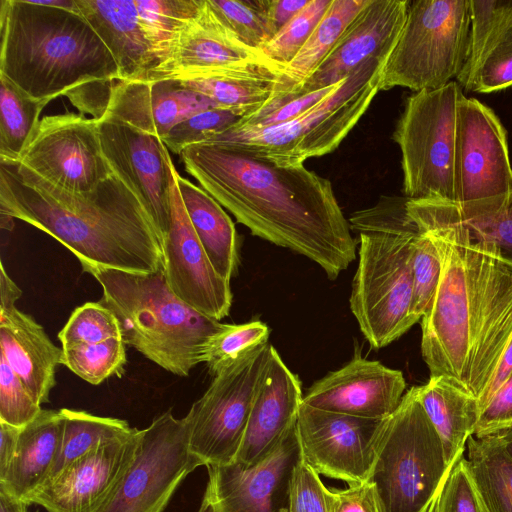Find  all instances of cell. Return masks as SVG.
<instances>
[{"mask_svg":"<svg viewBox=\"0 0 512 512\" xmlns=\"http://www.w3.org/2000/svg\"><path fill=\"white\" fill-rule=\"evenodd\" d=\"M406 207L442 263L422 317V357L430 377L444 376L478 400L512 339V263L434 201L407 198Z\"/></svg>","mask_w":512,"mask_h":512,"instance_id":"1","label":"cell"},{"mask_svg":"<svg viewBox=\"0 0 512 512\" xmlns=\"http://www.w3.org/2000/svg\"><path fill=\"white\" fill-rule=\"evenodd\" d=\"M179 156L202 189L254 236L307 257L331 280L355 260L356 242L328 179L220 143L194 144Z\"/></svg>","mask_w":512,"mask_h":512,"instance_id":"2","label":"cell"},{"mask_svg":"<svg viewBox=\"0 0 512 512\" xmlns=\"http://www.w3.org/2000/svg\"><path fill=\"white\" fill-rule=\"evenodd\" d=\"M0 213L45 232L82 265L151 273L165 268L163 241L133 190L112 174L88 193L0 161Z\"/></svg>","mask_w":512,"mask_h":512,"instance_id":"3","label":"cell"},{"mask_svg":"<svg viewBox=\"0 0 512 512\" xmlns=\"http://www.w3.org/2000/svg\"><path fill=\"white\" fill-rule=\"evenodd\" d=\"M0 75L37 100L120 80L117 64L79 10L0 2Z\"/></svg>","mask_w":512,"mask_h":512,"instance_id":"4","label":"cell"},{"mask_svg":"<svg viewBox=\"0 0 512 512\" xmlns=\"http://www.w3.org/2000/svg\"><path fill=\"white\" fill-rule=\"evenodd\" d=\"M407 198L382 196L349 217L359 235V262L352 281L350 309L373 349L397 340L414 324L412 243L418 227L407 212Z\"/></svg>","mask_w":512,"mask_h":512,"instance_id":"5","label":"cell"},{"mask_svg":"<svg viewBox=\"0 0 512 512\" xmlns=\"http://www.w3.org/2000/svg\"><path fill=\"white\" fill-rule=\"evenodd\" d=\"M82 269L99 282V302L117 317L124 343L174 375L188 376L204 363L210 340L227 325L179 299L165 268L151 273L90 265Z\"/></svg>","mask_w":512,"mask_h":512,"instance_id":"6","label":"cell"},{"mask_svg":"<svg viewBox=\"0 0 512 512\" xmlns=\"http://www.w3.org/2000/svg\"><path fill=\"white\" fill-rule=\"evenodd\" d=\"M385 61L372 59L296 118L274 126H232L204 143L230 145L282 167L334 151L365 114L379 90Z\"/></svg>","mask_w":512,"mask_h":512,"instance_id":"7","label":"cell"},{"mask_svg":"<svg viewBox=\"0 0 512 512\" xmlns=\"http://www.w3.org/2000/svg\"><path fill=\"white\" fill-rule=\"evenodd\" d=\"M452 468L413 386L379 433L369 481L383 512H433Z\"/></svg>","mask_w":512,"mask_h":512,"instance_id":"8","label":"cell"},{"mask_svg":"<svg viewBox=\"0 0 512 512\" xmlns=\"http://www.w3.org/2000/svg\"><path fill=\"white\" fill-rule=\"evenodd\" d=\"M470 0H414L399 38L383 65L379 90L415 92L444 87L468 58Z\"/></svg>","mask_w":512,"mask_h":512,"instance_id":"9","label":"cell"},{"mask_svg":"<svg viewBox=\"0 0 512 512\" xmlns=\"http://www.w3.org/2000/svg\"><path fill=\"white\" fill-rule=\"evenodd\" d=\"M463 97L461 86L451 81L407 98L393 133L406 198L454 203L457 113Z\"/></svg>","mask_w":512,"mask_h":512,"instance_id":"10","label":"cell"},{"mask_svg":"<svg viewBox=\"0 0 512 512\" xmlns=\"http://www.w3.org/2000/svg\"><path fill=\"white\" fill-rule=\"evenodd\" d=\"M271 346L262 344L222 369L183 418L189 451L202 466L234 462Z\"/></svg>","mask_w":512,"mask_h":512,"instance_id":"11","label":"cell"},{"mask_svg":"<svg viewBox=\"0 0 512 512\" xmlns=\"http://www.w3.org/2000/svg\"><path fill=\"white\" fill-rule=\"evenodd\" d=\"M511 196L507 132L490 107L464 96L457 113L455 201L448 204L469 217L497 209Z\"/></svg>","mask_w":512,"mask_h":512,"instance_id":"12","label":"cell"},{"mask_svg":"<svg viewBox=\"0 0 512 512\" xmlns=\"http://www.w3.org/2000/svg\"><path fill=\"white\" fill-rule=\"evenodd\" d=\"M199 466L189 451L183 418L168 410L141 430L134 460L99 512H163L179 485Z\"/></svg>","mask_w":512,"mask_h":512,"instance_id":"13","label":"cell"},{"mask_svg":"<svg viewBox=\"0 0 512 512\" xmlns=\"http://www.w3.org/2000/svg\"><path fill=\"white\" fill-rule=\"evenodd\" d=\"M18 162L73 193H88L114 174L102 152L98 119L73 113L41 118Z\"/></svg>","mask_w":512,"mask_h":512,"instance_id":"14","label":"cell"},{"mask_svg":"<svg viewBox=\"0 0 512 512\" xmlns=\"http://www.w3.org/2000/svg\"><path fill=\"white\" fill-rule=\"evenodd\" d=\"M384 419L320 410L302 402L296 423L300 456L319 475L348 486L365 483L375 464Z\"/></svg>","mask_w":512,"mask_h":512,"instance_id":"15","label":"cell"},{"mask_svg":"<svg viewBox=\"0 0 512 512\" xmlns=\"http://www.w3.org/2000/svg\"><path fill=\"white\" fill-rule=\"evenodd\" d=\"M98 131L111 169L139 198L163 241L171 224L173 162L167 147L159 136L106 116L98 119Z\"/></svg>","mask_w":512,"mask_h":512,"instance_id":"16","label":"cell"},{"mask_svg":"<svg viewBox=\"0 0 512 512\" xmlns=\"http://www.w3.org/2000/svg\"><path fill=\"white\" fill-rule=\"evenodd\" d=\"M141 430L104 442L39 487L24 502L47 512H99L110 500L139 447Z\"/></svg>","mask_w":512,"mask_h":512,"instance_id":"17","label":"cell"},{"mask_svg":"<svg viewBox=\"0 0 512 512\" xmlns=\"http://www.w3.org/2000/svg\"><path fill=\"white\" fill-rule=\"evenodd\" d=\"M171 224L163 239L165 275L170 289L198 312L220 321L232 304L230 282L213 268L183 204L173 173Z\"/></svg>","mask_w":512,"mask_h":512,"instance_id":"18","label":"cell"},{"mask_svg":"<svg viewBox=\"0 0 512 512\" xmlns=\"http://www.w3.org/2000/svg\"><path fill=\"white\" fill-rule=\"evenodd\" d=\"M300 457L296 426L261 461L207 466L208 480L198 512H275Z\"/></svg>","mask_w":512,"mask_h":512,"instance_id":"19","label":"cell"},{"mask_svg":"<svg viewBox=\"0 0 512 512\" xmlns=\"http://www.w3.org/2000/svg\"><path fill=\"white\" fill-rule=\"evenodd\" d=\"M408 0H368L316 70L284 102L340 83L364 63L385 61L404 26Z\"/></svg>","mask_w":512,"mask_h":512,"instance_id":"20","label":"cell"},{"mask_svg":"<svg viewBox=\"0 0 512 512\" xmlns=\"http://www.w3.org/2000/svg\"><path fill=\"white\" fill-rule=\"evenodd\" d=\"M405 389L401 371L363 358L355 350L346 365L315 382L302 402L320 410L384 419L397 409Z\"/></svg>","mask_w":512,"mask_h":512,"instance_id":"21","label":"cell"},{"mask_svg":"<svg viewBox=\"0 0 512 512\" xmlns=\"http://www.w3.org/2000/svg\"><path fill=\"white\" fill-rule=\"evenodd\" d=\"M269 60L228 30L203 0L198 13L177 33L162 60L138 80H182L198 74Z\"/></svg>","mask_w":512,"mask_h":512,"instance_id":"22","label":"cell"},{"mask_svg":"<svg viewBox=\"0 0 512 512\" xmlns=\"http://www.w3.org/2000/svg\"><path fill=\"white\" fill-rule=\"evenodd\" d=\"M301 381L271 346L234 462L250 467L264 459L297 423Z\"/></svg>","mask_w":512,"mask_h":512,"instance_id":"23","label":"cell"},{"mask_svg":"<svg viewBox=\"0 0 512 512\" xmlns=\"http://www.w3.org/2000/svg\"><path fill=\"white\" fill-rule=\"evenodd\" d=\"M173 81L205 95L217 108L241 118L290 93L284 67L273 61L250 62Z\"/></svg>","mask_w":512,"mask_h":512,"instance_id":"24","label":"cell"},{"mask_svg":"<svg viewBox=\"0 0 512 512\" xmlns=\"http://www.w3.org/2000/svg\"><path fill=\"white\" fill-rule=\"evenodd\" d=\"M0 347L1 356L37 402H48L56 385L62 348L55 346L43 327L16 306L0 310Z\"/></svg>","mask_w":512,"mask_h":512,"instance_id":"25","label":"cell"},{"mask_svg":"<svg viewBox=\"0 0 512 512\" xmlns=\"http://www.w3.org/2000/svg\"><path fill=\"white\" fill-rule=\"evenodd\" d=\"M79 12L111 52L119 81L138 80L155 64V48L134 0H76Z\"/></svg>","mask_w":512,"mask_h":512,"instance_id":"26","label":"cell"},{"mask_svg":"<svg viewBox=\"0 0 512 512\" xmlns=\"http://www.w3.org/2000/svg\"><path fill=\"white\" fill-rule=\"evenodd\" d=\"M63 428L61 409H42L35 419L21 427L14 457L0 478V488L24 502L42 486L55 462Z\"/></svg>","mask_w":512,"mask_h":512,"instance_id":"27","label":"cell"},{"mask_svg":"<svg viewBox=\"0 0 512 512\" xmlns=\"http://www.w3.org/2000/svg\"><path fill=\"white\" fill-rule=\"evenodd\" d=\"M103 116L163 139L183 119L179 86L172 80L114 81Z\"/></svg>","mask_w":512,"mask_h":512,"instance_id":"28","label":"cell"},{"mask_svg":"<svg viewBox=\"0 0 512 512\" xmlns=\"http://www.w3.org/2000/svg\"><path fill=\"white\" fill-rule=\"evenodd\" d=\"M416 395L442 442L447 464L453 467L474 435L480 415L477 398L444 376L430 377L426 384L416 386Z\"/></svg>","mask_w":512,"mask_h":512,"instance_id":"29","label":"cell"},{"mask_svg":"<svg viewBox=\"0 0 512 512\" xmlns=\"http://www.w3.org/2000/svg\"><path fill=\"white\" fill-rule=\"evenodd\" d=\"M191 224L215 271L229 281L238 266V238L231 218L204 189L183 178L173 168Z\"/></svg>","mask_w":512,"mask_h":512,"instance_id":"30","label":"cell"},{"mask_svg":"<svg viewBox=\"0 0 512 512\" xmlns=\"http://www.w3.org/2000/svg\"><path fill=\"white\" fill-rule=\"evenodd\" d=\"M465 451L473 480L488 510L512 512V457L498 435H472Z\"/></svg>","mask_w":512,"mask_h":512,"instance_id":"31","label":"cell"},{"mask_svg":"<svg viewBox=\"0 0 512 512\" xmlns=\"http://www.w3.org/2000/svg\"><path fill=\"white\" fill-rule=\"evenodd\" d=\"M367 2L368 0H332L304 46L284 67V77L290 93L282 98L291 96L316 70Z\"/></svg>","mask_w":512,"mask_h":512,"instance_id":"32","label":"cell"},{"mask_svg":"<svg viewBox=\"0 0 512 512\" xmlns=\"http://www.w3.org/2000/svg\"><path fill=\"white\" fill-rule=\"evenodd\" d=\"M61 411L64 416L62 440L43 485L53 481L73 462L100 444L125 435L133 429L122 419L96 416L68 408H62Z\"/></svg>","mask_w":512,"mask_h":512,"instance_id":"33","label":"cell"},{"mask_svg":"<svg viewBox=\"0 0 512 512\" xmlns=\"http://www.w3.org/2000/svg\"><path fill=\"white\" fill-rule=\"evenodd\" d=\"M37 100L0 75V161H19L49 103Z\"/></svg>","mask_w":512,"mask_h":512,"instance_id":"34","label":"cell"},{"mask_svg":"<svg viewBox=\"0 0 512 512\" xmlns=\"http://www.w3.org/2000/svg\"><path fill=\"white\" fill-rule=\"evenodd\" d=\"M470 43L467 61L457 77L461 87L512 25V0H470Z\"/></svg>","mask_w":512,"mask_h":512,"instance_id":"35","label":"cell"},{"mask_svg":"<svg viewBox=\"0 0 512 512\" xmlns=\"http://www.w3.org/2000/svg\"><path fill=\"white\" fill-rule=\"evenodd\" d=\"M134 2L154 45L156 58L154 66H156L164 57L177 33L198 13L203 0H134Z\"/></svg>","mask_w":512,"mask_h":512,"instance_id":"36","label":"cell"},{"mask_svg":"<svg viewBox=\"0 0 512 512\" xmlns=\"http://www.w3.org/2000/svg\"><path fill=\"white\" fill-rule=\"evenodd\" d=\"M125 345L122 339H110L97 344L61 347V365L84 381L98 385L111 376H122L127 362Z\"/></svg>","mask_w":512,"mask_h":512,"instance_id":"37","label":"cell"},{"mask_svg":"<svg viewBox=\"0 0 512 512\" xmlns=\"http://www.w3.org/2000/svg\"><path fill=\"white\" fill-rule=\"evenodd\" d=\"M218 20L241 42L261 47L274 35L268 16L269 0H206Z\"/></svg>","mask_w":512,"mask_h":512,"instance_id":"38","label":"cell"},{"mask_svg":"<svg viewBox=\"0 0 512 512\" xmlns=\"http://www.w3.org/2000/svg\"><path fill=\"white\" fill-rule=\"evenodd\" d=\"M442 272L438 249L429 235L420 231L412 243L413 291L410 314L417 323L430 310Z\"/></svg>","mask_w":512,"mask_h":512,"instance_id":"39","label":"cell"},{"mask_svg":"<svg viewBox=\"0 0 512 512\" xmlns=\"http://www.w3.org/2000/svg\"><path fill=\"white\" fill-rule=\"evenodd\" d=\"M269 334V327L259 320L227 324L207 346L204 363L210 375H217L247 352L267 343Z\"/></svg>","mask_w":512,"mask_h":512,"instance_id":"40","label":"cell"},{"mask_svg":"<svg viewBox=\"0 0 512 512\" xmlns=\"http://www.w3.org/2000/svg\"><path fill=\"white\" fill-rule=\"evenodd\" d=\"M62 347L97 344L122 339L115 314L100 302H87L77 307L58 334Z\"/></svg>","mask_w":512,"mask_h":512,"instance_id":"41","label":"cell"},{"mask_svg":"<svg viewBox=\"0 0 512 512\" xmlns=\"http://www.w3.org/2000/svg\"><path fill=\"white\" fill-rule=\"evenodd\" d=\"M332 0H309L308 3L285 24L261 51L271 61L285 67L304 46Z\"/></svg>","mask_w":512,"mask_h":512,"instance_id":"42","label":"cell"},{"mask_svg":"<svg viewBox=\"0 0 512 512\" xmlns=\"http://www.w3.org/2000/svg\"><path fill=\"white\" fill-rule=\"evenodd\" d=\"M241 117L229 110L212 108L178 122L162 139L171 152L180 154L186 147L204 143L235 125Z\"/></svg>","mask_w":512,"mask_h":512,"instance_id":"43","label":"cell"},{"mask_svg":"<svg viewBox=\"0 0 512 512\" xmlns=\"http://www.w3.org/2000/svg\"><path fill=\"white\" fill-rule=\"evenodd\" d=\"M287 512H332L331 489L301 456L288 480Z\"/></svg>","mask_w":512,"mask_h":512,"instance_id":"44","label":"cell"},{"mask_svg":"<svg viewBox=\"0 0 512 512\" xmlns=\"http://www.w3.org/2000/svg\"><path fill=\"white\" fill-rule=\"evenodd\" d=\"M41 411V404L1 356L0 421L21 428L35 419Z\"/></svg>","mask_w":512,"mask_h":512,"instance_id":"45","label":"cell"},{"mask_svg":"<svg viewBox=\"0 0 512 512\" xmlns=\"http://www.w3.org/2000/svg\"><path fill=\"white\" fill-rule=\"evenodd\" d=\"M433 201L470 230L492 242L502 257L512 263V196L497 209L469 217L459 215L446 202Z\"/></svg>","mask_w":512,"mask_h":512,"instance_id":"46","label":"cell"},{"mask_svg":"<svg viewBox=\"0 0 512 512\" xmlns=\"http://www.w3.org/2000/svg\"><path fill=\"white\" fill-rule=\"evenodd\" d=\"M433 512H490L473 480L465 453L451 469Z\"/></svg>","mask_w":512,"mask_h":512,"instance_id":"47","label":"cell"},{"mask_svg":"<svg viewBox=\"0 0 512 512\" xmlns=\"http://www.w3.org/2000/svg\"><path fill=\"white\" fill-rule=\"evenodd\" d=\"M512 86V25L481 61L465 89L478 93L499 91Z\"/></svg>","mask_w":512,"mask_h":512,"instance_id":"48","label":"cell"},{"mask_svg":"<svg viewBox=\"0 0 512 512\" xmlns=\"http://www.w3.org/2000/svg\"><path fill=\"white\" fill-rule=\"evenodd\" d=\"M340 83L293 97L284 102L270 103L259 112L241 118L233 126L263 128L288 122L315 106L329 95Z\"/></svg>","mask_w":512,"mask_h":512,"instance_id":"49","label":"cell"},{"mask_svg":"<svg viewBox=\"0 0 512 512\" xmlns=\"http://www.w3.org/2000/svg\"><path fill=\"white\" fill-rule=\"evenodd\" d=\"M512 425V373L480 411L473 436L483 437Z\"/></svg>","mask_w":512,"mask_h":512,"instance_id":"50","label":"cell"},{"mask_svg":"<svg viewBox=\"0 0 512 512\" xmlns=\"http://www.w3.org/2000/svg\"><path fill=\"white\" fill-rule=\"evenodd\" d=\"M332 512H383L371 481L348 486L343 490L331 489Z\"/></svg>","mask_w":512,"mask_h":512,"instance_id":"51","label":"cell"},{"mask_svg":"<svg viewBox=\"0 0 512 512\" xmlns=\"http://www.w3.org/2000/svg\"><path fill=\"white\" fill-rule=\"evenodd\" d=\"M512 373V339L504 350L497 367L494 371L493 377L478 399L480 411L485 407L491 397L498 391V389L506 382Z\"/></svg>","mask_w":512,"mask_h":512,"instance_id":"52","label":"cell"},{"mask_svg":"<svg viewBox=\"0 0 512 512\" xmlns=\"http://www.w3.org/2000/svg\"><path fill=\"white\" fill-rule=\"evenodd\" d=\"M309 0H269L268 16L276 34L287 24Z\"/></svg>","mask_w":512,"mask_h":512,"instance_id":"53","label":"cell"},{"mask_svg":"<svg viewBox=\"0 0 512 512\" xmlns=\"http://www.w3.org/2000/svg\"><path fill=\"white\" fill-rule=\"evenodd\" d=\"M19 427L0 421V478L6 473L16 451Z\"/></svg>","mask_w":512,"mask_h":512,"instance_id":"54","label":"cell"},{"mask_svg":"<svg viewBox=\"0 0 512 512\" xmlns=\"http://www.w3.org/2000/svg\"><path fill=\"white\" fill-rule=\"evenodd\" d=\"M22 291L8 276L4 265H0V310L10 309L16 306V301L21 297Z\"/></svg>","mask_w":512,"mask_h":512,"instance_id":"55","label":"cell"},{"mask_svg":"<svg viewBox=\"0 0 512 512\" xmlns=\"http://www.w3.org/2000/svg\"><path fill=\"white\" fill-rule=\"evenodd\" d=\"M27 504L0 488V512H27Z\"/></svg>","mask_w":512,"mask_h":512,"instance_id":"56","label":"cell"},{"mask_svg":"<svg viewBox=\"0 0 512 512\" xmlns=\"http://www.w3.org/2000/svg\"><path fill=\"white\" fill-rule=\"evenodd\" d=\"M494 434L498 435V437L501 439L502 443L504 444L506 450L512 457V425L507 428H504Z\"/></svg>","mask_w":512,"mask_h":512,"instance_id":"57","label":"cell"}]
</instances>
